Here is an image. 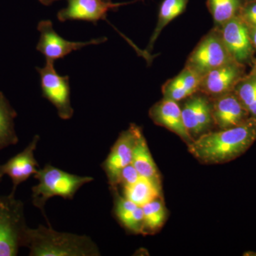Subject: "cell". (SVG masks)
<instances>
[{"mask_svg":"<svg viewBox=\"0 0 256 256\" xmlns=\"http://www.w3.org/2000/svg\"><path fill=\"white\" fill-rule=\"evenodd\" d=\"M256 140V119L250 118L239 126L207 132L188 144L197 160L207 164L228 162L242 156Z\"/></svg>","mask_w":256,"mask_h":256,"instance_id":"6da1fadb","label":"cell"},{"mask_svg":"<svg viewBox=\"0 0 256 256\" xmlns=\"http://www.w3.org/2000/svg\"><path fill=\"white\" fill-rule=\"evenodd\" d=\"M30 256H99L100 252L95 242L85 235L60 232L52 226L28 227L24 246Z\"/></svg>","mask_w":256,"mask_h":256,"instance_id":"7a4b0ae2","label":"cell"},{"mask_svg":"<svg viewBox=\"0 0 256 256\" xmlns=\"http://www.w3.org/2000/svg\"><path fill=\"white\" fill-rule=\"evenodd\" d=\"M34 178L38 183L32 188V204L42 212L48 226L50 224L45 206L50 198L60 196L72 200L82 186L94 180L92 176L72 174L50 164L38 170Z\"/></svg>","mask_w":256,"mask_h":256,"instance_id":"3957f363","label":"cell"},{"mask_svg":"<svg viewBox=\"0 0 256 256\" xmlns=\"http://www.w3.org/2000/svg\"><path fill=\"white\" fill-rule=\"evenodd\" d=\"M28 228L23 202L14 194L0 196V256L18 255Z\"/></svg>","mask_w":256,"mask_h":256,"instance_id":"277c9868","label":"cell"},{"mask_svg":"<svg viewBox=\"0 0 256 256\" xmlns=\"http://www.w3.org/2000/svg\"><path fill=\"white\" fill-rule=\"evenodd\" d=\"M233 62L235 60L224 44L220 30L216 26L195 47L185 66L203 77L210 70Z\"/></svg>","mask_w":256,"mask_h":256,"instance_id":"5b68a950","label":"cell"},{"mask_svg":"<svg viewBox=\"0 0 256 256\" xmlns=\"http://www.w3.org/2000/svg\"><path fill=\"white\" fill-rule=\"evenodd\" d=\"M41 78L42 96L52 104L62 120L73 117L74 110L70 102L68 76H60L54 68V62L46 60L42 68H36Z\"/></svg>","mask_w":256,"mask_h":256,"instance_id":"8992f818","label":"cell"},{"mask_svg":"<svg viewBox=\"0 0 256 256\" xmlns=\"http://www.w3.org/2000/svg\"><path fill=\"white\" fill-rule=\"evenodd\" d=\"M141 133L142 129L139 126L131 124L126 130L120 134L108 156L101 164L112 191L117 190L122 170L131 164L133 150Z\"/></svg>","mask_w":256,"mask_h":256,"instance_id":"52a82bcc","label":"cell"},{"mask_svg":"<svg viewBox=\"0 0 256 256\" xmlns=\"http://www.w3.org/2000/svg\"><path fill=\"white\" fill-rule=\"evenodd\" d=\"M40 36L36 50L44 56L46 60H54L63 58L74 50H82L89 45H96L107 41L106 37L94 38L88 42H70L64 40L54 28L50 20H42L38 24Z\"/></svg>","mask_w":256,"mask_h":256,"instance_id":"ba28073f","label":"cell"},{"mask_svg":"<svg viewBox=\"0 0 256 256\" xmlns=\"http://www.w3.org/2000/svg\"><path fill=\"white\" fill-rule=\"evenodd\" d=\"M218 28L224 44L235 62L244 64L252 60L254 46L250 28L240 15Z\"/></svg>","mask_w":256,"mask_h":256,"instance_id":"9c48e42d","label":"cell"},{"mask_svg":"<svg viewBox=\"0 0 256 256\" xmlns=\"http://www.w3.org/2000/svg\"><path fill=\"white\" fill-rule=\"evenodd\" d=\"M68 4L60 10L57 14L60 22L69 20H80L90 22L96 24L100 20H105L108 12L110 10L118 9L124 6L140 1L114 3L106 0H67Z\"/></svg>","mask_w":256,"mask_h":256,"instance_id":"30bf717a","label":"cell"},{"mask_svg":"<svg viewBox=\"0 0 256 256\" xmlns=\"http://www.w3.org/2000/svg\"><path fill=\"white\" fill-rule=\"evenodd\" d=\"M40 140V136L36 134L22 151L10 158L4 164H0L1 174L3 176L8 175L12 182V194H15L18 186L34 176L40 169L35 158V152Z\"/></svg>","mask_w":256,"mask_h":256,"instance_id":"8fae6325","label":"cell"},{"mask_svg":"<svg viewBox=\"0 0 256 256\" xmlns=\"http://www.w3.org/2000/svg\"><path fill=\"white\" fill-rule=\"evenodd\" d=\"M242 75V64L236 62L224 64L204 76L200 92L214 98L234 92Z\"/></svg>","mask_w":256,"mask_h":256,"instance_id":"7c38bea8","label":"cell"},{"mask_svg":"<svg viewBox=\"0 0 256 256\" xmlns=\"http://www.w3.org/2000/svg\"><path fill=\"white\" fill-rule=\"evenodd\" d=\"M182 114L185 127L192 138L208 132L214 124L212 104L204 94H194L188 98L182 108Z\"/></svg>","mask_w":256,"mask_h":256,"instance_id":"4fadbf2b","label":"cell"},{"mask_svg":"<svg viewBox=\"0 0 256 256\" xmlns=\"http://www.w3.org/2000/svg\"><path fill=\"white\" fill-rule=\"evenodd\" d=\"M212 106L214 124L220 130L239 126L250 118L234 92L215 98Z\"/></svg>","mask_w":256,"mask_h":256,"instance_id":"5bb4252c","label":"cell"},{"mask_svg":"<svg viewBox=\"0 0 256 256\" xmlns=\"http://www.w3.org/2000/svg\"><path fill=\"white\" fill-rule=\"evenodd\" d=\"M149 116L153 122L175 133L188 144L194 141L184 124L182 108L178 102L163 98L152 106Z\"/></svg>","mask_w":256,"mask_h":256,"instance_id":"9a60e30c","label":"cell"},{"mask_svg":"<svg viewBox=\"0 0 256 256\" xmlns=\"http://www.w3.org/2000/svg\"><path fill=\"white\" fill-rule=\"evenodd\" d=\"M202 78L200 74L185 66L178 75L164 82L162 88L163 96L176 102L188 98L200 92Z\"/></svg>","mask_w":256,"mask_h":256,"instance_id":"2e32d148","label":"cell"},{"mask_svg":"<svg viewBox=\"0 0 256 256\" xmlns=\"http://www.w3.org/2000/svg\"><path fill=\"white\" fill-rule=\"evenodd\" d=\"M114 213L124 228L131 233L142 234L143 210L130 200L124 196L114 195Z\"/></svg>","mask_w":256,"mask_h":256,"instance_id":"e0dca14e","label":"cell"},{"mask_svg":"<svg viewBox=\"0 0 256 256\" xmlns=\"http://www.w3.org/2000/svg\"><path fill=\"white\" fill-rule=\"evenodd\" d=\"M131 164L142 178L150 180L160 186V178L158 166L153 160L143 133L138 138L133 150Z\"/></svg>","mask_w":256,"mask_h":256,"instance_id":"ac0fdd59","label":"cell"},{"mask_svg":"<svg viewBox=\"0 0 256 256\" xmlns=\"http://www.w3.org/2000/svg\"><path fill=\"white\" fill-rule=\"evenodd\" d=\"M16 116V110L0 92V151L18 142L14 124Z\"/></svg>","mask_w":256,"mask_h":256,"instance_id":"d6986e66","label":"cell"},{"mask_svg":"<svg viewBox=\"0 0 256 256\" xmlns=\"http://www.w3.org/2000/svg\"><path fill=\"white\" fill-rule=\"evenodd\" d=\"M188 0H163L160 5L158 23L152 35L146 52L151 50L165 26L175 18L182 14L188 6Z\"/></svg>","mask_w":256,"mask_h":256,"instance_id":"ffe728a7","label":"cell"},{"mask_svg":"<svg viewBox=\"0 0 256 256\" xmlns=\"http://www.w3.org/2000/svg\"><path fill=\"white\" fill-rule=\"evenodd\" d=\"M122 188L124 196L138 206L142 207L160 196V186L142 176L132 184Z\"/></svg>","mask_w":256,"mask_h":256,"instance_id":"44dd1931","label":"cell"},{"mask_svg":"<svg viewBox=\"0 0 256 256\" xmlns=\"http://www.w3.org/2000/svg\"><path fill=\"white\" fill-rule=\"evenodd\" d=\"M207 6L216 28L238 15L242 8L240 0H207Z\"/></svg>","mask_w":256,"mask_h":256,"instance_id":"7402d4cb","label":"cell"},{"mask_svg":"<svg viewBox=\"0 0 256 256\" xmlns=\"http://www.w3.org/2000/svg\"><path fill=\"white\" fill-rule=\"evenodd\" d=\"M143 210V234L153 233L164 224L166 212L159 197L142 206Z\"/></svg>","mask_w":256,"mask_h":256,"instance_id":"603a6c76","label":"cell"},{"mask_svg":"<svg viewBox=\"0 0 256 256\" xmlns=\"http://www.w3.org/2000/svg\"><path fill=\"white\" fill-rule=\"evenodd\" d=\"M250 118L256 119V72L242 78L234 90Z\"/></svg>","mask_w":256,"mask_h":256,"instance_id":"cb8c5ba5","label":"cell"},{"mask_svg":"<svg viewBox=\"0 0 256 256\" xmlns=\"http://www.w3.org/2000/svg\"><path fill=\"white\" fill-rule=\"evenodd\" d=\"M140 176V175L138 174L137 170L134 169V166L130 164L121 172L118 184L122 185V188L129 186L137 182Z\"/></svg>","mask_w":256,"mask_h":256,"instance_id":"d4e9b609","label":"cell"},{"mask_svg":"<svg viewBox=\"0 0 256 256\" xmlns=\"http://www.w3.org/2000/svg\"><path fill=\"white\" fill-rule=\"evenodd\" d=\"M249 28H256V1L242 8L239 14Z\"/></svg>","mask_w":256,"mask_h":256,"instance_id":"484cf974","label":"cell"},{"mask_svg":"<svg viewBox=\"0 0 256 256\" xmlns=\"http://www.w3.org/2000/svg\"><path fill=\"white\" fill-rule=\"evenodd\" d=\"M250 28V37H252V44L256 48V28Z\"/></svg>","mask_w":256,"mask_h":256,"instance_id":"4316f807","label":"cell"},{"mask_svg":"<svg viewBox=\"0 0 256 256\" xmlns=\"http://www.w3.org/2000/svg\"><path fill=\"white\" fill-rule=\"evenodd\" d=\"M38 1L45 6H48V5L53 4L54 2L58 1V0H38Z\"/></svg>","mask_w":256,"mask_h":256,"instance_id":"83f0119b","label":"cell"},{"mask_svg":"<svg viewBox=\"0 0 256 256\" xmlns=\"http://www.w3.org/2000/svg\"><path fill=\"white\" fill-rule=\"evenodd\" d=\"M3 176L1 174V173H0V182H1L2 180Z\"/></svg>","mask_w":256,"mask_h":256,"instance_id":"f1b7e54d","label":"cell"},{"mask_svg":"<svg viewBox=\"0 0 256 256\" xmlns=\"http://www.w3.org/2000/svg\"><path fill=\"white\" fill-rule=\"evenodd\" d=\"M106 1L110 2V1H111V0H106Z\"/></svg>","mask_w":256,"mask_h":256,"instance_id":"f546056e","label":"cell"}]
</instances>
